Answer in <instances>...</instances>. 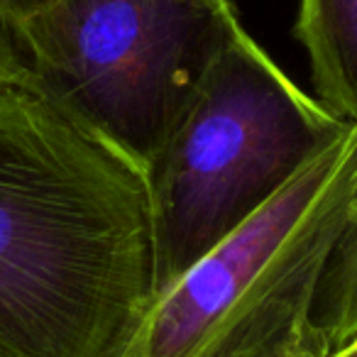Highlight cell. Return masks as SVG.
I'll use <instances>...</instances> for the list:
<instances>
[{
  "label": "cell",
  "mask_w": 357,
  "mask_h": 357,
  "mask_svg": "<svg viewBox=\"0 0 357 357\" xmlns=\"http://www.w3.org/2000/svg\"><path fill=\"white\" fill-rule=\"evenodd\" d=\"M149 172L0 89V357H118L157 294Z\"/></svg>",
  "instance_id": "1"
},
{
  "label": "cell",
  "mask_w": 357,
  "mask_h": 357,
  "mask_svg": "<svg viewBox=\"0 0 357 357\" xmlns=\"http://www.w3.org/2000/svg\"><path fill=\"white\" fill-rule=\"evenodd\" d=\"M27 84V66L22 59L17 42L13 37L10 27L0 20V89L6 86H25Z\"/></svg>",
  "instance_id": "7"
},
{
  "label": "cell",
  "mask_w": 357,
  "mask_h": 357,
  "mask_svg": "<svg viewBox=\"0 0 357 357\" xmlns=\"http://www.w3.org/2000/svg\"><path fill=\"white\" fill-rule=\"evenodd\" d=\"M357 181V125L154 296L118 357H264L311 323Z\"/></svg>",
  "instance_id": "3"
},
{
  "label": "cell",
  "mask_w": 357,
  "mask_h": 357,
  "mask_svg": "<svg viewBox=\"0 0 357 357\" xmlns=\"http://www.w3.org/2000/svg\"><path fill=\"white\" fill-rule=\"evenodd\" d=\"M311 323L328 352L357 335V181L350 208L318 282Z\"/></svg>",
  "instance_id": "6"
},
{
  "label": "cell",
  "mask_w": 357,
  "mask_h": 357,
  "mask_svg": "<svg viewBox=\"0 0 357 357\" xmlns=\"http://www.w3.org/2000/svg\"><path fill=\"white\" fill-rule=\"evenodd\" d=\"M50 3H54V0H0V20L10 27L15 22L25 20V17L35 15L37 10L47 8Z\"/></svg>",
  "instance_id": "9"
},
{
  "label": "cell",
  "mask_w": 357,
  "mask_h": 357,
  "mask_svg": "<svg viewBox=\"0 0 357 357\" xmlns=\"http://www.w3.org/2000/svg\"><path fill=\"white\" fill-rule=\"evenodd\" d=\"M264 357H328V347L323 342L321 333L316 331V326L306 323Z\"/></svg>",
  "instance_id": "8"
},
{
  "label": "cell",
  "mask_w": 357,
  "mask_h": 357,
  "mask_svg": "<svg viewBox=\"0 0 357 357\" xmlns=\"http://www.w3.org/2000/svg\"><path fill=\"white\" fill-rule=\"evenodd\" d=\"M328 357H357V335L352 337V340H347L345 345H340L333 352H328Z\"/></svg>",
  "instance_id": "10"
},
{
  "label": "cell",
  "mask_w": 357,
  "mask_h": 357,
  "mask_svg": "<svg viewBox=\"0 0 357 357\" xmlns=\"http://www.w3.org/2000/svg\"><path fill=\"white\" fill-rule=\"evenodd\" d=\"M10 32L27 89L149 169L245 27L230 0H54Z\"/></svg>",
  "instance_id": "4"
},
{
  "label": "cell",
  "mask_w": 357,
  "mask_h": 357,
  "mask_svg": "<svg viewBox=\"0 0 357 357\" xmlns=\"http://www.w3.org/2000/svg\"><path fill=\"white\" fill-rule=\"evenodd\" d=\"M296 37L313 96L342 123L357 125V0H301Z\"/></svg>",
  "instance_id": "5"
},
{
  "label": "cell",
  "mask_w": 357,
  "mask_h": 357,
  "mask_svg": "<svg viewBox=\"0 0 357 357\" xmlns=\"http://www.w3.org/2000/svg\"><path fill=\"white\" fill-rule=\"evenodd\" d=\"M347 125L248 30L235 37L147 169L157 294L269 204Z\"/></svg>",
  "instance_id": "2"
}]
</instances>
